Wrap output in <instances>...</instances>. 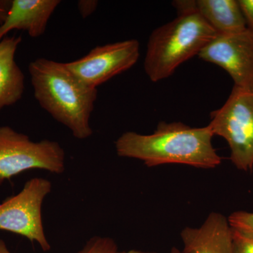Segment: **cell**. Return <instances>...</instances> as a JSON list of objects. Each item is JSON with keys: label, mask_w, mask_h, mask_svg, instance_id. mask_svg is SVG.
Returning <instances> with one entry per match:
<instances>
[{"label": "cell", "mask_w": 253, "mask_h": 253, "mask_svg": "<svg viewBox=\"0 0 253 253\" xmlns=\"http://www.w3.org/2000/svg\"><path fill=\"white\" fill-rule=\"evenodd\" d=\"M209 126L193 127L181 122L158 123L151 134L126 131L115 143L120 157L139 160L149 168L181 164L213 169L221 158L213 147Z\"/></svg>", "instance_id": "obj_1"}, {"label": "cell", "mask_w": 253, "mask_h": 253, "mask_svg": "<svg viewBox=\"0 0 253 253\" xmlns=\"http://www.w3.org/2000/svg\"><path fill=\"white\" fill-rule=\"evenodd\" d=\"M34 96L55 121L68 128L78 139L90 137L91 113L98 90L86 85L66 63L39 58L28 66Z\"/></svg>", "instance_id": "obj_2"}, {"label": "cell", "mask_w": 253, "mask_h": 253, "mask_svg": "<svg viewBox=\"0 0 253 253\" xmlns=\"http://www.w3.org/2000/svg\"><path fill=\"white\" fill-rule=\"evenodd\" d=\"M216 36L215 31L193 9L189 1L184 11L150 35L145 73L153 83L170 77L181 64L199 56Z\"/></svg>", "instance_id": "obj_3"}, {"label": "cell", "mask_w": 253, "mask_h": 253, "mask_svg": "<svg viewBox=\"0 0 253 253\" xmlns=\"http://www.w3.org/2000/svg\"><path fill=\"white\" fill-rule=\"evenodd\" d=\"M213 134L225 139L230 160L240 170L253 168V86H234L221 107L211 113Z\"/></svg>", "instance_id": "obj_4"}, {"label": "cell", "mask_w": 253, "mask_h": 253, "mask_svg": "<svg viewBox=\"0 0 253 253\" xmlns=\"http://www.w3.org/2000/svg\"><path fill=\"white\" fill-rule=\"evenodd\" d=\"M64 150L56 141H33L9 126H0V185L26 170L43 169L54 174L65 171Z\"/></svg>", "instance_id": "obj_5"}, {"label": "cell", "mask_w": 253, "mask_h": 253, "mask_svg": "<svg viewBox=\"0 0 253 253\" xmlns=\"http://www.w3.org/2000/svg\"><path fill=\"white\" fill-rule=\"evenodd\" d=\"M51 181L42 177L32 178L23 189L0 204V230L22 236L36 242L44 252L51 250L42 219V206L51 191Z\"/></svg>", "instance_id": "obj_6"}, {"label": "cell", "mask_w": 253, "mask_h": 253, "mask_svg": "<svg viewBox=\"0 0 253 253\" xmlns=\"http://www.w3.org/2000/svg\"><path fill=\"white\" fill-rule=\"evenodd\" d=\"M140 55V44L135 39L98 46L81 59L66 66L86 85L92 88L134 66Z\"/></svg>", "instance_id": "obj_7"}, {"label": "cell", "mask_w": 253, "mask_h": 253, "mask_svg": "<svg viewBox=\"0 0 253 253\" xmlns=\"http://www.w3.org/2000/svg\"><path fill=\"white\" fill-rule=\"evenodd\" d=\"M224 70L239 87L253 86V33L249 29L217 36L199 54Z\"/></svg>", "instance_id": "obj_8"}, {"label": "cell", "mask_w": 253, "mask_h": 253, "mask_svg": "<svg viewBox=\"0 0 253 253\" xmlns=\"http://www.w3.org/2000/svg\"><path fill=\"white\" fill-rule=\"evenodd\" d=\"M180 236L184 253H234L231 226L221 213H210L199 227L186 226Z\"/></svg>", "instance_id": "obj_9"}, {"label": "cell", "mask_w": 253, "mask_h": 253, "mask_svg": "<svg viewBox=\"0 0 253 253\" xmlns=\"http://www.w3.org/2000/svg\"><path fill=\"white\" fill-rule=\"evenodd\" d=\"M59 0H12L7 16L0 24V41L13 30L27 32L31 38L45 33Z\"/></svg>", "instance_id": "obj_10"}, {"label": "cell", "mask_w": 253, "mask_h": 253, "mask_svg": "<svg viewBox=\"0 0 253 253\" xmlns=\"http://www.w3.org/2000/svg\"><path fill=\"white\" fill-rule=\"evenodd\" d=\"M21 36H5L0 41V111L22 98L25 76L15 61Z\"/></svg>", "instance_id": "obj_11"}, {"label": "cell", "mask_w": 253, "mask_h": 253, "mask_svg": "<svg viewBox=\"0 0 253 253\" xmlns=\"http://www.w3.org/2000/svg\"><path fill=\"white\" fill-rule=\"evenodd\" d=\"M193 9L217 36L234 34L247 29L239 0H193Z\"/></svg>", "instance_id": "obj_12"}, {"label": "cell", "mask_w": 253, "mask_h": 253, "mask_svg": "<svg viewBox=\"0 0 253 253\" xmlns=\"http://www.w3.org/2000/svg\"><path fill=\"white\" fill-rule=\"evenodd\" d=\"M234 253H253V230L231 226Z\"/></svg>", "instance_id": "obj_13"}, {"label": "cell", "mask_w": 253, "mask_h": 253, "mask_svg": "<svg viewBox=\"0 0 253 253\" xmlns=\"http://www.w3.org/2000/svg\"><path fill=\"white\" fill-rule=\"evenodd\" d=\"M116 241L109 237L96 236L86 241L83 249L76 253H117Z\"/></svg>", "instance_id": "obj_14"}, {"label": "cell", "mask_w": 253, "mask_h": 253, "mask_svg": "<svg viewBox=\"0 0 253 253\" xmlns=\"http://www.w3.org/2000/svg\"><path fill=\"white\" fill-rule=\"evenodd\" d=\"M228 221L232 227L253 230V212L237 211L230 214Z\"/></svg>", "instance_id": "obj_15"}, {"label": "cell", "mask_w": 253, "mask_h": 253, "mask_svg": "<svg viewBox=\"0 0 253 253\" xmlns=\"http://www.w3.org/2000/svg\"><path fill=\"white\" fill-rule=\"evenodd\" d=\"M246 20V26L253 33V0H239Z\"/></svg>", "instance_id": "obj_16"}, {"label": "cell", "mask_w": 253, "mask_h": 253, "mask_svg": "<svg viewBox=\"0 0 253 253\" xmlns=\"http://www.w3.org/2000/svg\"><path fill=\"white\" fill-rule=\"evenodd\" d=\"M99 1L96 0H80L78 8L82 17L86 18L91 16L97 9Z\"/></svg>", "instance_id": "obj_17"}, {"label": "cell", "mask_w": 253, "mask_h": 253, "mask_svg": "<svg viewBox=\"0 0 253 253\" xmlns=\"http://www.w3.org/2000/svg\"><path fill=\"white\" fill-rule=\"evenodd\" d=\"M11 1L0 0V24L4 22L11 6Z\"/></svg>", "instance_id": "obj_18"}, {"label": "cell", "mask_w": 253, "mask_h": 253, "mask_svg": "<svg viewBox=\"0 0 253 253\" xmlns=\"http://www.w3.org/2000/svg\"><path fill=\"white\" fill-rule=\"evenodd\" d=\"M0 253H11L2 239H0Z\"/></svg>", "instance_id": "obj_19"}, {"label": "cell", "mask_w": 253, "mask_h": 253, "mask_svg": "<svg viewBox=\"0 0 253 253\" xmlns=\"http://www.w3.org/2000/svg\"><path fill=\"white\" fill-rule=\"evenodd\" d=\"M117 253H159L156 252H148V251H138V250H130L127 251H118Z\"/></svg>", "instance_id": "obj_20"}, {"label": "cell", "mask_w": 253, "mask_h": 253, "mask_svg": "<svg viewBox=\"0 0 253 253\" xmlns=\"http://www.w3.org/2000/svg\"><path fill=\"white\" fill-rule=\"evenodd\" d=\"M181 253L180 251H179V249H176V247H173L172 249H171L170 253Z\"/></svg>", "instance_id": "obj_21"}]
</instances>
